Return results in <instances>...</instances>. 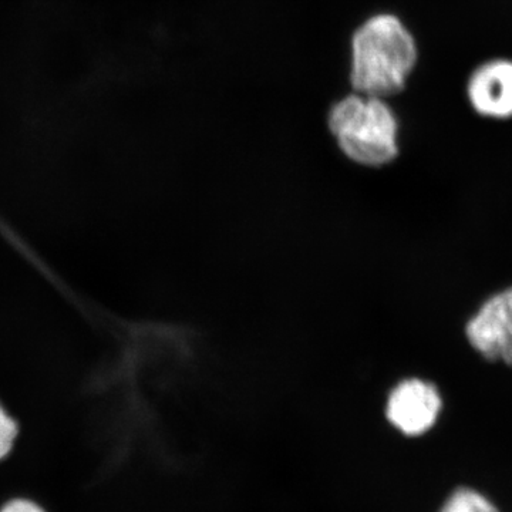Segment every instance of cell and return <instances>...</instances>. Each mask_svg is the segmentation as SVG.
<instances>
[{
	"label": "cell",
	"instance_id": "4",
	"mask_svg": "<svg viewBox=\"0 0 512 512\" xmlns=\"http://www.w3.org/2000/svg\"><path fill=\"white\" fill-rule=\"evenodd\" d=\"M443 399L433 383L407 379L397 384L387 402V419L406 436H421L433 429Z\"/></svg>",
	"mask_w": 512,
	"mask_h": 512
},
{
	"label": "cell",
	"instance_id": "8",
	"mask_svg": "<svg viewBox=\"0 0 512 512\" xmlns=\"http://www.w3.org/2000/svg\"><path fill=\"white\" fill-rule=\"evenodd\" d=\"M0 512H45L39 505L28 500H13L6 504Z\"/></svg>",
	"mask_w": 512,
	"mask_h": 512
},
{
	"label": "cell",
	"instance_id": "3",
	"mask_svg": "<svg viewBox=\"0 0 512 512\" xmlns=\"http://www.w3.org/2000/svg\"><path fill=\"white\" fill-rule=\"evenodd\" d=\"M466 338L487 362L512 367V286L481 303L468 319Z\"/></svg>",
	"mask_w": 512,
	"mask_h": 512
},
{
	"label": "cell",
	"instance_id": "6",
	"mask_svg": "<svg viewBox=\"0 0 512 512\" xmlns=\"http://www.w3.org/2000/svg\"><path fill=\"white\" fill-rule=\"evenodd\" d=\"M440 512H500L487 497L471 488H458Z\"/></svg>",
	"mask_w": 512,
	"mask_h": 512
},
{
	"label": "cell",
	"instance_id": "7",
	"mask_svg": "<svg viewBox=\"0 0 512 512\" xmlns=\"http://www.w3.org/2000/svg\"><path fill=\"white\" fill-rule=\"evenodd\" d=\"M18 431V424L0 404V460L12 451L13 443L18 437Z\"/></svg>",
	"mask_w": 512,
	"mask_h": 512
},
{
	"label": "cell",
	"instance_id": "2",
	"mask_svg": "<svg viewBox=\"0 0 512 512\" xmlns=\"http://www.w3.org/2000/svg\"><path fill=\"white\" fill-rule=\"evenodd\" d=\"M329 128L355 163L382 167L399 156V121L383 99L350 94L330 110Z\"/></svg>",
	"mask_w": 512,
	"mask_h": 512
},
{
	"label": "cell",
	"instance_id": "1",
	"mask_svg": "<svg viewBox=\"0 0 512 512\" xmlns=\"http://www.w3.org/2000/svg\"><path fill=\"white\" fill-rule=\"evenodd\" d=\"M419 50L410 30L390 13L366 20L352 40L350 83L357 94L387 99L402 93Z\"/></svg>",
	"mask_w": 512,
	"mask_h": 512
},
{
	"label": "cell",
	"instance_id": "5",
	"mask_svg": "<svg viewBox=\"0 0 512 512\" xmlns=\"http://www.w3.org/2000/svg\"><path fill=\"white\" fill-rule=\"evenodd\" d=\"M466 94L478 116L497 121L512 119V60L481 63L468 77Z\"/></svg>",
	"mask_w": 512,
	"mask_h": 512
}]
</instances>
